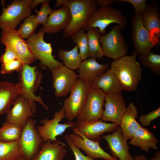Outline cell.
<instances>
[{"instance_id":"1","label":"cell","mask_w":160,"mask_h":160,"mask_svg":"<svg viewBox=\"0 0 160 160\" xmlns=\"http://www.w3.org/2000/svg\"><path fill=\"white\" fill-rule=\"evenodd\" d=\"M137 55L134 51L131 55H126L111 64L110 69L124 90L129 92L137 89L142 79L143 69L136 60Z\"/></svg>"},{"instance_id":"2","label":"cell","mask_w":160,"mask_h":160,"mask_svg":"<svg viewBox=\"0 0 160 160\" xmlns=\"http://www.w3.org/2000/svg\"><path fill=\"white\" fill-rule=\"evenodd\" d=\"M42 76V72L37 69L36 66L24 64L20 72L19 81L16 84L19 95L28 99L34 113L36 110L35 102L40 103L46 111L49 110L48 107L43 101L40 95L37 96L34 94L41 82Z\"/></svg>"},{"instance_id":"3","label":"cell","mask_w":160,"mask_h":160,"mask_svg":"<svg viewBox=\"0 0 160 160\" xmlns=\"http://www.w3.org/2000/svg\"><path fill=\"white\" fill-rule=\"evenodd\" d=\"M66 7L70 10L71 19L64 30L65 38L71 37L81 29L97 8L95 0H68Z\"/></svg>"},{"instance_id":"4","label":"cell","mask_w":160,"mask_h":160,"mask_svg":"<svg viewBox=\"0 0 160 160\" xmlns=\"http://www.w3.org/2000/svg\"><path fill=\"white\" fill-rule=\"evenodd\" d=\"M127 23V17L122 12L110 5L106 7L97 8L81 29L85 31L91 28H97L102 35L105 34L106 28L112 23L118 24L122 29L126 27Z\"/></svg>"},{"instance_id":"5","label":"cell","mask_w":160,"mask_h":160,"mask_svg":"<svg viewBox=\"0 0 160 160\" xmlns=\"http://www.w3.org/2000/svg\"><path fill=\"white\" fill-rule=\"evenodd\" d=\"M90 88V83L79 78L74 84L69 96L64 100L63 108L66 118L72 121L77 118L85 103Z\"/></svg>"},{"instance_id":"6","label":"cell","mask_w":160,"mask_h":160,"mask_svg":"<svg viewBox=\"0 0 160 160\" xmlns=\"http://www.w3.org/2000/svg\"><path fill=\"white\" fill-rule=\"evenodd\" d=\"M32 0H15L6 7L4 0L1 1L3 10L0 15V28L2 31L15 29L23 19L31 15Z\"/></svg>"},{"instance_id":"7","label":"cell","mask_w":160,"mask_h":160,"mask_svg":"<svg viewBox=\"0 0 160 160\" xmlns=\"http://www.w3.org/2000/svg\"><path fill=\"white\" fill-rule=\"evenodd\" d=\"M44 33L41 29L26 41L31 50L34 59L40 60L41 67L51 71L53 68L63 65L56 60L52 55V43H47L44 41Z\"/></svg>"},{"instance_id":"8","label":"cell","mask_w":160,"mask_h":160,"mask_svg":"<svg viewBox=\"0 0 160 160\" xmlns=\"http://www.w3.org/2000/svg\"><path fill=\"white\" fill-rule=\"evenodd\" d=\"M121 28L116 24L107 34L101 35L100 42L104 56L116 61L126 55L128 46L125 40Z\"/></svg>"},{"instance_id":"9","label":"cell","mask_w":160,"mask_h":160,"mask_svg":"<svg viewBox=\"0 0 160 160\" xmlns=\"http://www.w3.org/2000/svg\"><path fill=\"white\" fill-rule=\"evenodd\" d=\"M36 123L32 118L28 120L18 141L25 160H32L44 142L35 128Z\"/></svg>"},{"instance_id":"10","label":"cell","mask_w":160,"mask_h":160,"mask_svg":"<svg viewBox=\"0 0 160 160\" xmlns=\"http://www.w3.org/2000/svg\"><path fill=\"white\" fill-rule=\"evenodd\" d=\"M65 117V110L62 107L55 113L52 119L46 118L41 121L43 125L38 126L36 129L44 142L57 141V136L62 135L67 129L74 127L75 122L68 121L63 124L60 123Z\"/></svg>"},{"instance_id":"11","label":"cell","mask_w":160,"mask_h":160,"mask_svg":"<svg viewBox=\"0 0 160 160\" xmlns=\"http://www.w3.org/2000/svg\"><path fill=\"white\" fill-rule=\"evenodd\" d=\"M15 29L2 31L0 41L6 47L12 49L24 64L30 65L34 58L28 44Z\"/></svg>"},{"instance_id":"12","label":"cell","mask_w":160,"mask_h":160,"mask_svg":"<svg viewBox=\"0 0 160 160\" xmlns=\"http://www.w3.org/2000/svg\"><path fill=\"white\" fill-rule=\"evenodd\" d=\"M106 94L101 89L90 87L85 103L77 121L86 122L101 119Z\"/></svg>"},{"instance_id":"13","label":"cell","mask_w":160,"mask_h":160,"mask_svg":"<svg viewBox=\"0 0 160 160\" xmlns=\"http://www.w3.org/2000/svg\"><path fill=\"white\" fill-rule=\"evenodd\" d=\"M142 15L135 14L131 21L130 37L134 45V51L138 55L148 53L155 47L150 33L143 25Z\"/></svg>"},{"instance_id":"14","label":"cell","mask_w":160,"mask_h":160,"mask_svg":"<svg viewBox=\"0 0 160 160\" xmlns=\"http://www.w3.org/2000/svg\"><path fill=\"white\" fill-rule=\"evenodd\" d=\"M119 125L115 123H107L101 119L91 121L75 122L72 128L74 134L79 133L91 140L99 142L101 136L105 132H113Z\"/></svg>"},{"instance_id":"15","label":"cell","mask_w":160,"mask_h":160,"mask_svg":"<svg viewBox=\"0 0 160 160\" xmlns=\"http://www.w3.org/2000/svg\"><path fill=\"white\" fill-rule=\"evenodd\" d=\"M51 72L55 96L57 97L66 96L77 80L78 75L63 65L53 68Z\"/></svg>"},{"instance_id":"16","label":"cell","mask_w":160,"mask_h":160,"mask_svg":"<svg viewBox=\"0 0 160 160\" xmlns=\"http://www.w3.org/2000/svg\"><path fill=\"white\" fill-rule=\"evenodd\" d=\"M101 120L111 121L120 125L122 116L127 108L125 100L121 92L106 94Z\"/></svg>"},{"instance_id":"17","label":"cell","mask_w":160,"mask_h":160,"mask_svg":"<svg viewBox=\"0 0 160 160\" xmlns=\"http://www.w3.org/2000/svg\"><path fill=\"white\" fill-rule=\"evenodd\" d=\"M12 105L7 114L5 121L24 127L28 120L35 116L30 103L25 97L19 95Z\"/></svg>"},{"instance_id":"18","label":"cell","mask_w":160,"mask_h":160,"mask_svg":"<svg viewBox=\"0 0 160 160\" xmlns=\"http://www.w3.org/2000/svg\"><path fill=\"white\" fill-rule=\"evenodd\" d=\"M102 138L108 143L111 155L119 160H134L129 152L127 140L122 135L119 125L111 134L103 135Z\"/></svg>"},{"instance_id":"19","label":"cell","mask_w":160,"mask_h":160,"mask_svg":"<svg viewBox=\"0 0 160 160\" xmlns=\"http://www.w3.org/2000/svg\"><path fill=\"white\" fill-rule=\"evenodd\" d=\"M69 135L74 145L81 149L90 157L119 160L105 152L101 147L98 142L89 139L79 133H71Z\"/></svg>"},{"instance_id":"20","label":"cell","mask_w":160,"mask_h":160,"mask_svg":"<svg viewBox=\"0 0 160 160\" xmlns=\"http://www.w3.org/2000/svg\"><path fill=\"white\" fill-rule=\"evenodd\" d=\"M71 19L69 9L62 6L57 10H52L41 29L45 33H57L64 30L69 23Z\"/></svg>"},{"instance_id":"21","label":"cell","mask_w":160,"mask_h":160,"mask_svg":"<svg viewBox=\"0 0 160 160\" xmlns=\"http://www.w3.org/2000/svg\"><path fill=\"white\" fill-rule=\"evenodd\" d=\"M90 87L100 89L106 94L124 90L116 76L110 69L90 83Z\"/></svg>"},{"instance_id":"22","label":"cell","mask_w":160,"mask_h":160,"mask_svg":"<svg viewBox=\"0 0 160 160\" xmlns=\"http://www.w3.org/2000/svg\"><path fill=\"white\" fill-rule=\"evenodd\" d=\"M66 146L57 140L44 142L39 153L32 160H63L67 153Z\"/></svg>"},{"instance_id":"23","label":"cell","mask_w":160,"mask_h":160,"mask_svg":"<svg viewBox=\"0 0 160 160\" xmlns=\"http://www.w3.org/2000/svg\"><path fill=\"white\" fill-rule=\"evenodd\" d=\"M138 114L136 106L133 103H130L122 117L119 125L122 135L127 140L130 139L141 126L136 120Z\"/></svg>"},{"instance_id":"24","label":"cell","mask_w":160,"mask_h":160,"mask_svg":"<svg viewBox=\"0 0 160 160\" xmlns=\"http://www.w3.org/2000/svg\"><path fill=\"white\" fill-rule=\"evenodd\" d=\"M129 143L140 148L142 150L148 152L150 148L157 150V144L159 142L154 134L149 130L142 126L133 135Z\"/></svg>"},{"instance_id":"25","label":"cell","mask_w":160,"mask_h":160,"mask_svg":"<svg viewBox=\"0 0 160 160\" xmlns=\"http://www.w3.org/2000/svg\"><path fill=\"white\" fill-rule=\"evenodd\" d=\"M108 64H101L96 58L90 57L82 62L78 69V77L85 79L90 83L107 70Z\"/></svg>"},{"instance_id":"26","label":"cell","mask_w":160,"mask_h":160,"mask_svg":"<svg viewBox=\"0 0 160 160\" xmlns=\"http://www.w3.org/2000/svg\"><path fill=\"white\" fill-rule=\"evenodd\" d=\"M19 95L17 84L7 81H0V117L7 114Z\"/></svg>"},{"instance_id":"27","label":"cell","mask_w":160,"mask_h":160,"mask_svg":"<svg viewBox=\"0 0 160 160\" xmlns=\"http://www.w3.org/2000/svg\"><path fill=\"white\" fill-rule=\"evenodd\" d=\"M142 17L143 25L150 34L151 31L156 29L158 35L159 36L160 14L156 1H154L148 5Z\"/></svg>"},{"instance_id":"28","label":"cell","mask_w":160,"mask_h":160,"mask_svg":"<svg viewBox=\"0 0 160 160\" xmlns=\"http://www.w3.org/2000/svg\"><path fill=\"white\" fill-rule=\"evenodd\" d=\"M78 49L76 45L69 51H66L61 48L57 52L58 57L63 60L64 65L72 70L78 69L83 60L79 54Z\"/></svg>"},{"instance_id":"29","label":"cell","mask_w":160,"mask_h":160,"mask_svg":"<svg viewBox=\"0 0 160 160\" xmlns=\"http://www.w3.org/2000/svg\"><path fill=\"white\" fill-rule=\"evenodd\" d=\"M22 157L18 141L7 142L0 140V160H17Z\"/></svg>"},{"instance_id":"30","label":"cell","mask_w":160,"mask_h":160,"mask_svg":"<svg viewBox=\"0 0 160 160\" xmlns=\"http://www.w3.org/2000/svg\"><path fill=\"white\" fill-rule=\"evenodd\" d=\"M86 34L90 57L95 58H102L104 55L100 42L101 35L98 28H90L87 30Z\"/></svg>"},{"instance_id":"31","label":"cell","mask_w":160,"mask_h":160,"mask_svg":"<svg viewBox=\"0 0 160 160\" xmlns=\"http://www.w3.org/2000/svg\"><path fill=\"white\" fill-rule=\"evenodd\" d=\"M23 128L18 124L5 121L0 128V140L7 142L18 141Z\"/></svg>"},{"instance_id":"32","label":"cell","mask_w":160,"mask_h":160,"mask_svg":"<svg viewBox=\"0 0 160 160\" xmlns=\"http://www.w3.org/2000/svg\"><path fill=\"white\" fill-rule=\"evenodd\" d=\"M73 42L76 43L79 49V54L82 60L90 57L87 38L84 31L81 29L71 36Z\"/></svg>"},{"instance_id":"33","label":"cell","mask_w":160,"mask_h":160,"mask_svg":"<svg viewBox=\"0 0 160 160\" xmlns=\"http://www.w3.org/2000/svg\"><path fill=\"white\" fill-rule=\"evenodd\" d=\"M139 59L143 65L150 68L154 74L160 75V55L152 51L139 55Z\"/></svg>"},{"instance_id":"34","label":"cell","mask_w":160,"mask_h":160,"mask_svg":"<svg viewBox=\"0 0 160 160\" xmlns=\"http://www.w3.org/2000/svg\"><path fill=\"white\" fill-rule=\"evenodd\" d=\"M36 17V15H34L28 17L17 30L23 39H28L35 33L34 31L38 25L35 21Z\"/></svg>"},{"instance_id":"35","label":"cell","mask_w":160,"mask_h":160,"mask_svg":"<svg viewBox=\"0 0 160 160\" xmlns=\"http://www.w3.org/2000/svg\"><path fill=\"white\" fill-rule=\"evenodd\" d=\"M50 0H46L42 3V7L40 10L36 9L35 12L37 14L35 19L36 23L38 25H44L52 10L49 5Z\"/></svg>"},{"instance_id":"36","label":"cell","mask_w":160,"mask_h":160,"mask_svg":"<svg viewBox=\"0 0 160 160\" xmlns=\"http://www.w3.org/2000/svg\"><path fill=\"white\" fill-rule=\"evenodd\" d=\"M24 64L19 59L2 64L1 73L3 74L10 73L14 71L20 72Z\"/></svg>"},{"instance_id":"37","label":"cell","mask_w":160,"mask_h":160,"mask_svg":"<svg viewBox=\"0 0 160 160\" xmlns=\"http://www.w3.org/2000/svg\"><path fill=\"white\" fill-rule=\"evenodd\" d=\"M118 2H127L134 7L135 14L142 15L147 9L149 5L146 3V0H116Z\"/></svg>"},{"instance_id":"38","label":"cell","mask_w":160,"mask_h":160,"mask_svg":"<svg viewBox=\"0 0 160 160\" xmlns=\"http://www.w3.org/2000/svg\"><path fill=\"white\" fill-rule=\"evenodd\" d=\"M160 116V106L148 113L141 115L139 118L142 125L143 127L149 126L151 122Z\"/></svg>"},{"instance_id":"39","label":"cell","mask_w":160,"mask_h":160,"mask_svg":"<svg viewBox=\"0 0 160 160\" xmlns=\"http://www.w3.org/2000/svg\"><path fill=\"white\" fill-rule=\"evenodd\" d=\"M64 138L68 145L72 150L75 156V160H101L96 159L84 155L80 149L74 145L69 135H66Z\"/></svg>"},{"instance_id":"40","label":"cell","mask_w":160,"mask_h":160,"mask_svg":"<svg viewBox=\"0 0 160 160\" xmlns=\"http://www.w3.org/2000/svg\"><path fill=\"white\" fill-rule=\"evenodd\" d=\"M18 59L17 55L12 49L6 47L4 52L0 57V62L2 64L5 63Z\"/></svg>"},{"instance_id":"41","label":"cell","mask_w":160,"mask_h":160,"mask_svg":"<svg viewBox=\"0 0 160 160\" xmlns=\"http://www.w3.org/2000/svg\"><path fill=\"white\" fill-rule=\"evenodd\" d=\"M97 5L101 7H106L113 4L115 1L114 0H95Z\"/></svg>"},{"instance_id":"42","label":"cell","mask_w":160,"mask_h":160,"mask_svg":"<svg viewBox=\"0 0 160 160\" xmlns=\"http://www.w3.org/2000/svg\"><path fill=\"white\" fill-rule=\"evenodd\" d=\"M46 0H32L30 7L31 9H33L39 4L42 3L44 2Z\"/></svg>"},{"instance_id":"43","label":"cell","mask_w":160,"mask_h":160,"mask_svg":"<svg viewBox=\"0 0 160 160\" xmlns=\"http://www.w3.org/2000/svg\"><path fill=\"white\" fill-rule=\"evenodd\" d=\"M68 0H57L55 4L56 7L60 6H65L67 7V4Z\"/></svg>"},{"instance_id":"44","label":"cell","mask_w":160,"mask_h":160,"mask_svg":"<svg viewBox=\"0 0 160 160\" xmlns=\"http://www.w3.org/2000/svg\"><path fill=\"white\" fill-rule=\"evenodd\" d=\"M149 160H160V151H156L154 156Z\"/></svg>"},{"instance_id":"45","label":"cell","mask_w":160,"mask_h":160,"mask_svg":"<svg viewBox=\"0 0 160 160\" xmlns=\"http://www.w3.org/2000/svg\"><path fill=\"white\" fill-rule=\"evenodd\" d=\"M134 157V160H148L146 157L144 155L135 156Z\"/></svg>"},{"instance_id":"46","label":"cell","mask_w":160,"mask_h":160,"mask_svg":"<svg viewBox=\"0 0 160 160\" xmlns=\"http://www.w3.org/2000/svg\"><path fill=\"white\" fill-rule=\"evenodd\" d=\"M17 160H25L24 158L23 157H22L20 159Z\"/></svg>"},{"instance_id":"47","label":"cell","mask_w":160,"mask_h":160,"mask_svg":"<svg viewBox=\"0 0 160 160\" xmlns=\"http://www.w3.org/2000/svg\"><path fill=\"white\" fill-rule=\"evenodd\" d=\"M101 160H110L107 159H102Z\"/></svg>"}]
</instances>
